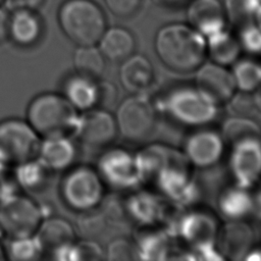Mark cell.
<instances>
[{
  "mask_svg": "<svg viewBox=\"0 0 261 261\" xmlns=\"http://www.w3.org/2000/svg\"><path fill=\"white\" fill-rule=\"evenodd\" d=\"M154 46L164 66L178 73L196 71L207 57L205 37L190 24L173 22L161 27Z\"/></svg>",
  "mask_w": 261,
  "mask_h": 261,
  "instance_id": "6da1fadb",
  "label": "cell"
},
{
  "mask_svg": "<svg viewBox=\"0 0 261 261\" xmlns=\"http://www.w3.org/2000/svg\"><path fill=\"white\" fill-rule=\"evenodd\" d=\"M77 109L64 97L45 93L34 98L28 107V122L43 139L68 137L79 121Z\"/></svg>",
  "mask_w": 261,
  "mask_h": 261,
  "instance_id": "7a4b0ae2",
  "label": "cell"
},
{
  "mask_svg": "<svg viewBox=\"0 0 261 261\" xmlns=\"http://www.w3.org/2000/svg\"><path fill=\"white\" fill-rule=\"evenodd\" d=\"M63 34L77 46L98 44L107 29L102 8L93 0H65L58 10Z\"/></svg>",
  "mask_w": 261,
  "mask_h": 261,
  "instance_id": "3957f363",
  "label": "cell"
},
{
  "mask_svg": "<svg viewBox=\"0 0 261 261\" xmlns=\"http://www.w3.org/2000/svg\"><path fill=\"white\" fill-rule=\"evenodd\" d=\"M162 108L176 122L195 127L209 124L218 114V105L191 87L172 90L163 99Z\"/></svg>",
  "mask_w": 261,
  "mask_h": 261,
  "instance_id": "277c9868",
  "label": "cell"
},
{
  "mask_svg": "<svg viewBox=\"0 0 261 261\" xmlns=\"http://www.w3.org/2000/svg\"><path fill=\"white\" fill-rule=\"evenodd\" d=\"M191 166L184 153L173 149L168 161L153 179L162 197L182 208L192 205L199 198Z\"/></svg>",
  "mask_w": 261,
  "mask_h": 261,
  "instance_id": "5b68a950",
  "label": "cell"
},
{
  "mask_svg": "<svg viewBox=\"0 0 261 261\" xmlns=\"http://www.w3.org/2000/svg\"><path fill=\"white\" fill-rule=\"evenodd\" d=\"M40 137L28 121L10 118L0 122V159L6 165H18L35 159Z\"/></svg>",
  "mask_w": 261,
  "mask_h": 261,
  "instance_id": "8992f818",
  "label": "cell"
},
{
  "mask_svg": "<svg viewBox=\"0 0 261 261\" xmlns=\"http://www.w3.org/2000/svg\"><path fill=\"white\" fill-rule=\"evenodd\" d=\"M61 195L66 205L75 211L96 209L104 199V182L97 170L79 166L64 176Z\"/></svg>",
  "mask_w": 261,
  "mask_h": 261,
  "instance_id": "52a82bcc",
  "label": "cell"
},
{
  "mask_svg": "<svg viewBox=\"0 0 261 261\" xmlns=\"http://www.w3.org/2000/svg\"><path fill=\"white\" fill-rule=\"evenodd\" d=\"M117 130L127 141L139 142L148 137L156 122V110L152 101L143 93L124 99L117 108Z\"/></svg>",
  "mask_w": 261,
  "mask_h": 261,
  "instance_id": "ba28073f",
  "label": "cell"
},
{
  "mask_svg": "<svg viewBox=\"0 0 261 261\" xmlns=\"http://www.w3.org/2000/svg\"><path fill=\"white\" fill-rule=\"evenodd\" d=\"M41 219L39 206L25 196L11 194L0 199V228L10 238L34 236Z\"/></svg>",
  "mask_w": 261,
  "mask_h": 261,
  "instance_id": "9c48e42d",
  "label": "cell"
},
{
  "mask_svg": "<svg viewBox=\"0 0 261 261\" xmlns=\"http://www.w3.org/2000/svg\"><path fill=\"white\" fill-rule=\"evenodd\" d=\"M97 172L104 185L115 190H132L144 182L135 154L121 148L106 150L98 159Z\"/></svg>",
  "mask_w": 261,
  "mask_h": 261,
  "instance_id": "30bf717a",
  "label": "cell"
},
{
  "mask_svg": "<svg viewBox=\"0 0 261 261\" xmlns=\"http://www.w3.org/2000/svg\"><path fill=\"white\" fill-rule=\"evenodd\" d=\"M228 169L234 185L254 187L261 178V138H247L232 144Z\"/></svg>",
  "mask_w": 261,
  "mask_h": 261,
  "instance_id": "8fae6325",
  "label": "cell"
},
{
  "mask_svg": "<svg viewBox=\"0 0 261 261\" xmlns=\"http://www.w3.org/2000/svg\"><path fill=\"white\" fill-rule=\"evenodd\" d=\"M219 232V224L216 217L204 210H192L184 212L175 227L176 236L193 252L216 245Z\"/></svg>",
  "mask_w": 261,
  "mask_h": 261,
  "instance_id": "7c38bea8",
  "label": "cell"
},
{
  "mask_svg": "<svg viewBox=\"0 0 261 261\" xmlns=\"http://www.w3.org/2000/svg\"><path fill=\"white\" fill-rule=\"evenodd\" d=\"M225 145L220 133L201 128L187 137L182 153L192 166L209 168L221 159Z\"/></svg>",
  "mask_w": 261,
  "mask_h": 261,
  "instance_id": "4fadbf2b",
  "label": "cell"
},
{
  "mask_svg": "<svg viewBox=\"0 0 261 261\" xmlns=\"http://www.w3.org/2000/svg\"><path fill=\"white\" fill-rule=\"evenodd\" d=\"M115 117L106 109H88L79 116L75 134L91 147H106L117 135Z\"/></svg>",
  "mask_w": 261,
  "mask_h": 261,
  "instance_id": "5bb4252c",
  "label": "cell"
},
{
  "mask_svg": "<svg viewBox=\"0 0 261 261\" xmlns=\"http://www.w3.org/2000/svg\"><path fill=\"white\" fill-rule=\"evenodd\" d=\"M196 88L218 106L229 102L237 92L231 71L212 61L196 70Z\"/></svg>",
  "mask_w": 261,
  "mask_h": 261,
  "instance_id": "9a60e30c",
  "label": "cell"
},
{
  "mask_svg": "<svg viewBox=\"0 0 261 261\" xmlns=\"http://www.w3.org/2000/svg\"><path fill=\"white\" fill-rule=\"evenodd\" d=\"M188 24L206 38L227 29L228 20L220 0H191L187 9Z\"/></svg>",
  "mask_w": 261,
  "mask_h": 261,
  "instance_id": "2e32d148",
  "label": "cell"
},
{
  "mask_svg": "<svg viewBox=\"0 0 261 261\" xmlns=\"http://www.w3.org/2000/svg\"><path fill=\"white\" fill-rule=\"evenodd\" d=\"M254 233L244 220H230L219 228L216 244L224 259L243 260L252 249Z\"/></svg>",
  "mask_w": 261,
  "mask_h": 261,
  "instance_id": "e0dca14e",
  "label": "cell"
},
{
  "mask_svg": "<svg viewBox=\"0 0 261 261\" xmlns=\"http://www.w3.org/2000/svg\"><path fill=\"white\" fill-rule=\"evenodd\" d=\"M166 199L149 191H137L125 202V211L138 224L152 227L161 224Z\"/></svg>",
  "mask_w": 261,
  "mask_h": 261,
  "instance_id": "ac0fdd59",
  "label": "cell"
},
{
  "mask_svg": "<svg viewBox=\"0 0 261 261\" xmlns=\"http://www.w3.org/2000/svg\"><path fill=\"white\" fill-rule=\"evenodd\" d=\"M35 233L43 253L47 252L51 255L72 245L75 239L73 226L62 217H50L41 221Z\"/></svg>",
  "mask_w": 261,
  "mask_h": 261,
  "instance_id": "d6986e66",
  "label": "cell"
},
{
  "mask_svg": "<svg viewBox=\"0 0 261 261\" xmlns=\"http://www.w3.org/2000/svg\"><path fill=\"white\" fill-rule=\"evenodd\" d=\"M154 68L150 60L141 54H132L122 61L119 79L122 87L134 94H142L154 82Z\"/></svg>",
  "mask_w": 261,
  "mask_h": 261,
  "instance_id": "ffe728a7",
  "label": "cell"
},
{
  "mask_svg": "<svg viewBox=\"0 0 261 261\" xmlns=\"http://www.w3.org/2000/svg\"><path fill=\"white\" fill-rule=\"evenodd\" d=\"M76 156V150L68 137L44 139L40 144L38 159L48 170L62 171L67 169Z\"/></svg>",
  "mask_w": 261,
  "mask_h": 261,
  "instance_id": "44dd1931",
  "label": "cell"
},
{
  "mask_svg": "<svg viewBox=\"0 0 261 261\" xmlns=\"http://www.w3.org/2000/svg\"><path fill=\"white\" fill-rule=\"evenodd\" d=\"M250 189L234 185L223 190L217 199L219 214L226 220H244L253 213L254 201Z\"/></svg>",
  "mask_w": 261,
  "mask_h": 261,
  "instance_id": "7402d4cb",
  "label": "cell"
},
{
  "mask_svg": "<svg viewBox=\"0 0 261 261\" xmlns=\"http://www.w3.org/2000/svg\"><path fill=\"white\" fill-rule=\"evenodd\" d=\"M42 33V22L35 10H13L8 21V36L19 46L35 44Z\"/></svg>",
  "mask_w": 261,
  "mask_h": 261,
  "instance_id": "603a6c76",
  "label": "cell"
},
{
  "mask_svg": "<svg viewBox=\"0 0 261 261\" xmlns=\"http://www.w3.org/2000/svg\"><path fill=\"white\" fill-rule=\"evenodd\" d=\"M98 44L104 58L113 62L125 60L134 54L136 49V40L133 34L120 27L106 29Z\"/></svg>",
  "mask_w": 261,
  "mask_h": 261,
  "instance_id": "cb8c5ba5",
  "label": "cell"
},
{
  "mask_svg": "<svg viewBox=\"0 0 261 261\" xmlns=\"http://www.w3.org/2000/svg\"><path fill=\"white\" fill-rule=\"evenodd\" d=\"M206 47L211 61L223 66L233 64L242 52L237 36L227 29L206 38Z\"/></svg>",
  "mask_w": 261,
  "mask_h": 261,
  "instance_id": "d4e9b609",
  "label": "cell"
},
{
  "mask_svg": "<svg viewBox=\"0 0 261 261\" xmlns=\"http://www.w3.org/2000/svg\"><path fill=\"white\" fill-rule=\"evenodd\" d=\"M171 236L165 230H148L140 234L135 244L141 260H166L170 254Z\"/></svg>",
  "mask_w": 261,
  "mask_h": 261,
  "instance_id": "484cf974",
  "label": "cell"
},
{
  "mask_svg": "<svg viewBox=\"0 0 261 261\" xmlns=\"http://www.w3.org/2000/svg\"><path fill=\"white\" fill-rule=\"evenodd\" d=\"M64 97L79 110H88L97 104V83L94 80L74 75L64 85Z\"/></svg>",
  "mask_w": 261,
  "mask_h": 261,
  "instance_id": "4316f807",
  "label": "cell"
},
{
  "mask_svg": "<svg viewBox=\"0 0 261 261\" xmlns=\"http://www.w3.org/2000/svg\"><path fill=\"white\" fill-rule=\"evenodd\" d=\"M172 150V148L162 144H152L135 154L144 181L154 179L168 161Z\"/></svg>",
  "mask_w": 261,
  "mask_h": 261,
  "instance_id": "83f0119b",
  "label": "cell"
},
{
  "mask_svg": "<svg viewBox=\"0 0 261 261\" xmlns=\"http://www.w3.org/2000/svg\"><path fill=\"white\" fill-rule=\"evenodd\" d=\"M73 66L79 75L97 81L105 68V58L95 45L79 46L73 54Z\"/></svg>",
  "mask_w": 261,
  "mask_h": 261,
  "instance_id": "f1b7e54d",
  "label": "cell"
},
{
  "mask_svg": "<svg viewBox=\"0 0 261 261\" xmlns=\"http://www.w3.org/2000/svg\"><path fill=\"white\" fill-rule=\"evenodd\" d=\"M231 73L237 90L242 93L251 94L261 86V64L253 59H238Z\"/></svg>",
  "mask_w": 261,
  "mask_h": 261,
  "instance_id": "f546056e",
  "label": "cell"
},
{
  "mask_svg": "<svg viewBox=\"0 0 261 261\" xmlns=\"http://www.w3.org/2000/svg\"><path fill=\"white\" fill-rule=\"evenodd\" d=\"M220 134L225 144L231 146L247 138H261V126L249 117L233 116L223 122Z\"/></svg>",
  "mask_w": 261,
  "mask_h": 261,
  "instance_id": "4dcf8cb0",
  "label": "cell"
},
{
  "mask_svg": "<svg viewBox=\"0 0 261 261\" xmlns=\"http://www.w3.org/2000/svg\"><path fill=\"white\" fill-rule=\"evenodd\" d=\"M228 23L239 28L255 22L261 0H225L223 2Z\"/></svg>",
  "mask_w": 261,
  "mask_h": 261,
  "instance_id": "1f68e13d",
  "label": "cell"
},
{
  "mask_svg": "<svg viewBox=\"0 0 261 261\" xmlns=\"http://www.w3.org/2000/svg\"><path fill=\"white\" fill-rule=\"evenodd\" d=\"M15 179L27 190H39L46 181L47 168L39 159H32L15 165Z\"/></svg>",
  "mask_w": 261,
  "mask_h": 261,
  "instance_id": "d6a6232c",
  "label": "cell"
},
{
  "mask_svg": "<svg viewBox=\"0 0 261 261\" xmlns=\"http://www.w3.org/2000/svg\"><path fill=\"white\" fill-rule=\"evenodd\" d=\"M43 253L37 239L34 236L13 239L8 247V258L17 261L39 259Z\"/></svg>",
  "mask_w": 261,
  "mask_h": 261,
  "instance_id": "836d02e7",
  "label": "cell"
},
{
  "mask_svg": "<svg viewBox=\"0 0 261 261\" xmlns=\"http://www.w3.org/2000/svg\"><path fill=\"white\" fill-rule=\"evenodd\" d=\"M237 39L242 51L254 56L261 55V29L255 22L240 27Z\"/></svg>",
  "mask_w": 261,
  "mask_h": 261,
  "instance_id": "e575fe53",
  "label": "cell"
},
{
  "mask_svg": "<svg viewBox=\"0 0 261 261\" xmlns=\"http://www.w3.org/2000/svg\"><path fill=\"white\" fill-rule=\"evenodd\" d=\"M105 218L102 213L95 209L80 212L76 219V229L85 238L90 239L99 234L104 228Z\"/></svg>",
  "mask_w": 261,
  "mask_h": 261,
  "instance_id": "d590c367",
  "label": "cell"
},
{
  "mask_svg": "<svg viewBox=\"0 0 261 261\" xmlns=\"http://www.w3.org/2000/svg\"><path fill=\"white\" fill-rule=\"evenodd\" d=\"M73 261H98L105 258L101 246L91 239H84L72 246Z\"/></svg>",
  "mask_w": 261,
  "mask_h": 261,
  "instance_id": "8d00e7d4",
  "label": "cell"
},
{
  "mask_svg": "<svg viewBox=\"0 0 261 261\" xmlns=\"http://www.w3.org/2000/svg\"><path fill=\"white\" fill-rule=\"evenodd\" d=\"M106 259L112 261H124L138 259L134 244L125 239H116L112 241L106 250Z\"/></svg>",
  "mask_w": 261,
  "mask_h": 261,
  "instance_id": "74e56055",
  "label": "cell"
},
{
  "mask_svg": "<svg viewBox=\"0 0 261 261\" xmlns=\"http://www.w3.org/2000/svg\"><path fill=\"white\" fill-rule=\"evenodd\" d=\"M107 8L117 17L127 18L141 8L143 0H104Z\"/></svg>",
  "mask_w": 261,
  "mask_h": 261,
  "instance_id": "f35d334b",
  "label": "cell"
},
{
  "mask_svg": "<svg viewBox=\"0 0 261 261\" xmlns=\"http://www.w3.org/2000/svg\"><path fill=\"white\" fill-rule=\"evenodd\" d=\"M117 98V91L114 85L104 81L97 83V106L99 108L108 109L111 107Z\"/></svg>",
  "mask_w": 261,
  "mask_h": 261,
  "instance_id": "ab89813d",
  "label": "cell"
},
{
  "mask_svg": "<svg viewBox=\"0 0 261 261\" xmlns=\"http://www.w3.org/2000/svg\"><path fill=\"white\" fill-rule=\"evenodd\" d=\"M6 6L11 10L31 9L35 10L42 5L44 0H4Z\"/></svg>",
  "mask_w": 261,
  "mask_h": 261,
  "instance_id": "60d3db41",
  "label": "cell"
},
{
  "mask_svg": "<svg viewBox=\"0 0 261 261\" xmlns=\"http://www.w3.org/2000/svg\"><path fill=\"white\" fill-rule=\"evenodd\" d=\"M8 21L9 15L4 9L0 8V43L8 37Z\"/></svg>",
  "mask_w": 261,
  "mask_h": 261,
  "instance_id": "b9f144b4",
  "label": "cell"
},
{
  "mask_svg": "<svg viewBox=\"0 0 261 261\" xmlns=\"http://www.w3.org/2000/svg\"><path fill=\"white\" fill-rule=\"evenodd\" d=\"M253 213L256 214L259 219H261V188L256 192L255 195H253Z\"/></svg>",
  "mask_w": 261,
  "mask_h": 261,
  "instance_id": "7bdbcfd3",
  "label": "cell"
},
{
  "mask_svg": "<svg viewBox=\"0 0 261 261\" xmlns=\"http://www.w3.org/2000/svg\"><path fill=\"white\" fill-rule=\"evenodd\" d=\"M245 260H260L261 261V249H251L244 258Z\"/></svg>",
  "mask_w": 261,
  "mask_h": 261,
  "instance_id": "ee69618b",
  "label": "cell"
},
{
  "mask_svg": "<svg viewBox=\"0 0 261 261\" xmlns=\"http://www.w3.org/2000/svg\"><path fill=\"white\" fill-rule=\"evenodd\" d=\"M254 105L261 112V86L256 90V94L254 96Z\"/></svg>",
  "mask_w": 261,
  "mask_h": 261,
  "instance_id": "f6af8a7d",
  "label": "cell"
},
{
  "mask_svg": "<svg viewBox=\"0 0 261 261\" xmlns=\"http://www.w3.org/2000/svg\"><path fill=\"white\" fill-rule=\"evenodd\" d=\"M191 0H162V2L170 4V5H177V4H185L189 3Z\"/></svg>",
  "mask_w": 261,
  "mask_h": 261,
  "instance_id": "bcb514c9",
  "label": "cell"
},
{
  "mask_svg": "<svg viewBox=\"0 0 261 261\" xmlns=\"http://www.w3.org/2000/svg\"><path fill=\"white\" fill-rule=\"evenodd\" d=\"M255 23L261 29V5H260V8L258 10V13L256 15V19H255Z\"/></svg>",
  "mask_w": 261,
  "mask_h": 261,
  "instance_id": "7dc6e473",
  "label": "cell"
},
{
  "mask_svg": "<svg viewBox=\"0 0 261 261\" xmlns=\"http://www.w3.org/2000/svg\"><path fill=\"white\" fill-rule=\"evenodd\" d=\"M5 167H6V164L0 159V176L3 174V172L5 170Z\"/></svg>",
  "mask_w": 261,
  "mask_h": 261,
  "instance_id": "c3c4849f",
  "label": "cell"
},
{
  "mask_svg": "<svg viewBox=\"0 0 261 261\" xmlns=\"http://www.w3.org/2000/svg\"><path fill=\"white\" fill-rule=\"evenodd\" d=\"M5 258H6V256H5V253H4L3 249H2V247L0 246V261H1V260H4Z\"/></svg>",
  "mask_w": 261,
  "mask_h": 261,
  "instance_id": "681fc988",
  "label": "cell"
},
{
  "mask_svg": "<svg viewBox=\"0 0 261 261\" xmlns=\"http://www.w3.org/2000/svg\"><path fill=\"white\" fill-rule=\"evenodd\" d=\"M4 2V0H0V4H2Z\"/></svg>",
  "mask_w": 261,
  "mask_h": 261,
  "instance_id": "f907efd6",
  "label": "cell"
}]
</instances>
